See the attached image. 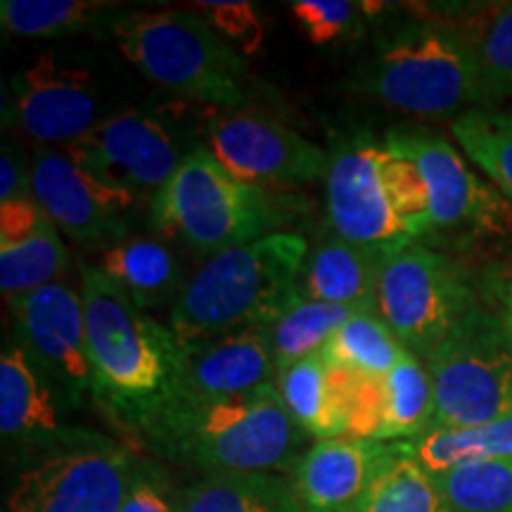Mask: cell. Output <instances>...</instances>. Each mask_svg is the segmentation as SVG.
<instances>
[{
  "instance_id": "1",
  "label": "cell",
  "mask_w": 512,
  "mask_h": 512,
  "mask_svg": "<svg viewBox=\"0 0 512 512\" xmlns=\"http://www.w3.org/2000/svg\"><path fill=\"white\" fill-rule=\"evenodd\" d=\"M159 456L207 475L287 472L304 456L278 387L235 396L166 392L126 422Z\"/></svg>"
},
{
  "instance_id": "2",
  "label": "cell",
  "mask_w": 512,
  "mask_h": 512,
  "mask_svg": "<svg viewBox=\"0 0 512 512\" xmlns=\"http://www.w3.org/2000/svg\"><path fill=\"white\" fill-rule=\"evenodd\" d=\"M351 91L422 119L491 110L503 100L475 48L437 15L387 31Z\"/></svg>"
},
{
  "instance_id": "3",
  "label": "cell",
  "mask_w": 512,
  "mask_h": 512,
  "mask_svg": "<svg viewBox=\"0 0 512 512\" xmlns=\"http://www.w3.org/2000/svg\"><path fill=\"white\" fill-rule=\"evenodd\" d=\"M306 254L302 235L275 230L209 256L171 309L169 330L178 347L273 323L297 297Z\"/></svg>"
},
{
  "instance_id": "4",
  "label": "cell",
  "mask_w": 512,
  "mask_h": 512,
  "mask_svg": "<svg viewBox=\"0 0 512 512\" xmlns=\"http://www.w3.org/2000/svg\"><path fill=\"white\" fill-rule=\"evenodd\" d=\"M81 299L93 389L107 411L128 422L174 382L178 342L98 266L81 264Z\"/></svg>"
},
{
  "instance_id": "5",
  "label": "cell",
  "mask_w": 512,
  "mask_h": 512,
  "mask_svg": "<svg viewBox=\"0 0 512 512\" xmlns=\"http://www.w3.org/2000/svg\"><path fill=\"white\" fill-rule=\"evenodd\" d=\"M325 202L335 235L384 256L434 233L420 171L373 136L349 140L330 157Z\"/></svg>"
},
{
  "instance_id": "6",
  "label": "cell",
  "mask_w": 512,
  "mask_h": 512,
  "mask_svg": "<svg viewBox=\"0 0 512 512\" xmlns=\"http://www.w3.org/2000/svg\"><path fill=\"white\" fill-rule=\"evenodd\" d=\"M119 53L157 86L204 105L238 107L249 95L245 57L192 10L119 12Z\"/></svg>"
},
{
  "instance_id": "7",
  "label": "cell",
  "mask_w": 512,
  "mask_h": 512,
  "mask_svg": "<svg viewBox=\"0 0 512 512\" xmlns=\"http://www.w3.org/2000/svg\"><path fill=\"white\" fill-rule=\"evenodd\" d=\"M283 221L271 192L230 176L207 147H192L152 197V226L211 256L275 233Z\"/></svg>"
},
{
  "instance_id": "8",
  "label": "cell",
  "mask_w": 512,
  "mask_h": 512,
  "mask_svg": "<svg viewBox=\"0 0 512 512\" xmlns=\"http://www.w3.org/2000/svg\"><path fill=\"white\" fill-rule=\"evenodd\" d=\"M434 392L432 430L512 418V330L479 306L425 361Z\"/></svg>"
},
{
  "instance_id": "9",
  "label": "cell",
  "mask_w": 512,
  "mask_h": 512,
  "mask_svg": "<svg viewBox=\"0 0 512 512\" xmlns=\"http://www.w3.org/2000/svg\"><path fill=\"white\" fill-rule=\"evenodd\" d=\"M479 302L451 259L413 242L384 259L375 313L408 354L427 361Z\"/></svg>"
},
{
  "instance_id": "10",
  "label": "cell",
  "mask_w": 512,
  "mask_h": 512,
  "mask_svg": "<svg viewBox=\"0 0 512 512\" xmlns=\"http://www.w3.org/2000/svg\"><path fill=\"white\" fill-rule=\"evenodd\" d=\"M136 465L98 434H69L19 472L8 512H119Z\"/></svg>"
},
{
  "instance_id": "11",
  "label": "cell",
  "mask_w": 512,
  "mask_h": 512,
  "mask_svg": "<svg viewBox=\"0 0 512 512\" xmlns=\"http://www.w3.org/2000/svg\"><path fill=\"white\" fill-rule=\"evenodd\" d=\"M64 155L100 181L136 197L140 192L155 197L190 150L162 112L126 110L100 119L91 131L64 145Z\"/></svg>"
},
{
  "instance_id": "12",
  "label": "cell",
  "mask_w": 512,
  "mask_h": 512,
  "mask_svg": "<svg viewBox=\"0 0 512 512\" xmlns=\"http://www.w3.org/2000/svg\"><path fill=\"white\" fill-rule=\"evenodd\" d=\"M207 150L230 176L256 188L313 183L328 176L330 155L264 112L230 110L207 121Z\"/></svg>"
},
{
  "instance_id": "13",
  "label": "cell",
  "mask_w": 512,
  "mask_h": 512,
  "mask_svg": "<svg viewBox=\"0 0 512 512\" xmlns=\"http://www.w3.org/2000/svg\"><path fill=\"white\" fill-rule=\"evenodd\" d=\"M420 171L430 197L432 226L472 228L484 235H508L512 204L496 185L482 181L444 136L427 128H396L384 136Z\"/></svg>"
},
{
  "instance_id": "14",
  "label": "cell",
  "mask_w": 512,
  "mask_h": 512,
  "mask_svg": "<svg viewBox=\"0 0 512 512\" xmlns=\"http://www.w3.org/2000/svg\"><path fill=\"white\" fill-rule=\"evenodd\" d=\"M29 188L57 230L76 245L107 249L126 240L138 197L88 174L67 155L38 150Z\"/></svg>"
},
{
  "instance_id": "15",
  "label": "cell",
  "mask_w": 512,
  "mask_h": 512,
  "mask_svg": "<svg viewBox=\"0 0 512 512\" xmlns=\"http://www.w3.org/2000/svg\"><path fill=\"white\" fill-rule=\"evenodd\" d=\"M12 107L29 138L64 147L100 121L98 81L88 69L43 53L12 76Z\"/></svg>"
},
{
  "instance_id": "16",
  "label": "cell",
  "mask_w": 512,
  "mask_h": 512,
  "mask_svg": "<svg viewBox=\"0 0 512 512\" xmlns=\"http://www.w3.org/2000/svg\"><path fill=\"white\" fill-rule=\"evenodd\" d=\"M19 347L50 380L79 396L93 389L81 292L50 283L12 302Z\"/></svg>"
},
{
  "instance_id": "17",
  "label": "cell",
  "mask_w": 512,
  "mask_h": 512,
  "mask_svg": "<svg viewBox=\"0 0 512 512\" xmlns=\"http://www.w3.org/2000/svg\"><path fill=\"white\" fill-rule=\"evenodd\" d=\"M408 453V441H316L294 465V491L304 512H351L375 479Z\"/></svg>"
},
{
  "instance_id": "18",
  "label": "cell",
  "mask_w": 512,
  "mask_h": 512,
  "mask_svg": "<svg viewBox=\"0 0 512 512\" xmlns=\"http://www.w3.org/2000/svg\"><path fill=\"white\" fill-rule=\"evenodd\" d=\"M178 368L166 392L235 396L278 387L266 328H249L178 347Z\"/></svg>"
},
{
  "instance_id": "19",
  "label": "cell",
  "mask_w": 512,
  "mask_h": 512,
  "mask_svg": "<svg viewBox=\"0 0 512 512\" xmlns=\"http://www.w3.org/2000/svg\"><path fill=\"white\" fill-rule=\"evenodd\" d=\"M67 261L60 230L34 192L0 202V292L10 304L57 283Z\"/></svg>"
},
{
  "instance_id": "20",
  "label": "cell",
  "mask_w": 512,
  "mask_h": 512,
  "mask_svg": "<svg viewBox=\"0 0 512 512\" xmlns=\"http://www.w3.org/2000/svg\"><path fill=\"white\" fill-rule=\"evenodd\" d=\"M0 432L5 441L43 448L69 437L57 418L50 377L22 347H8L0 356Z\"/></svg>"
},
{
  "instance_id": "21",
  "label": "cell",
  "mask_w": 512,
  "mask_h": 512,
  "mask_svg": "<svg viewBox=\"0 0 512 512\" xmlns=\"http://www.w3.org/2000/svg\"><path fill=\"white\" fill-rule=\"evenodd\" d=\"M387 256L339 235L320 240L306 254L297 280V294L313 302L344 304L375 311V292Z\"/></svg>"
},
{
  "instance_id": "22",
  "label": "cell",
  "mask_w": 512,
  "mask_h": 512,
  "mask_svg": "<svg viewBox=\"0 0 512 512\" xmlns=\"http://www.w3.org/2000/svg\"><path fill=\"white\" fill-rule=\"evenodd\" d=\"M349 375L323 354L285 368L278 377V392L294 425L318 441L344 437Z\"/></svg>"
},
{
  "instance_id": "23",
  "label": "cell",
  "mask_w": 512,
  "mask_h": 512,
  "mask_svg": "<svg viewBox=\"0 0 512 512\" xmlns=\"http://www.w3.org/2000/svg\"><path fill=\"white\" fill-rule=\"evenodd\" d=\"M98 268L145 311L169 299L176 302L188 283L174 249L152 238H126L102 249Z\"/></svg>"
},
{
  "instance_id": "24",
  "label": "cell",
  "mask_w": 512,
  "mask_h": 512,
  "mask_svg": "<svg viewBox=\"0 0 512 512\" xmlns=\"http://www.w3.org/2000/svg\"><path fill=\"white\" fill-rule=\"evenodd\" d=\"M178 512H304L292 477L280 472L204 475L181 491Z\"/></svg>"
},
{
  "instance_id": "25",
  "label": "cell",
  "mask_w": 512,
  "mask_h": 512,
  "mask_svg": "<svg viewBox=\"0 0 512 512\" xmlns=\"http://www.w3.org/2000/svg\"><path fill=\"white\" fill-rule=\"evenodd\" d=\"M361 311L366 309L313 302V299H304L297 294L290 306L273 323L266 325V337L268 344H271L278 373L304 361V358L320 354L325 344L337 335V330Z\"/></svg>"
},
{
  "instance_id": "26",
  "label": "cell",
  "mask_w": 512,
  "mask_h": 512,
  "mask_svg": "<svg viewBox=\"0 0 512 512\" xmlns=\"http://www.w3.org/2000/svg\"><path fill=\"white\" fill-rule=\"evenodd\" d=\"M434 392L427 366L406 354L382 377L380 441H413L432 430Z\"/></svg>"
},
{
  "instance_id": "27",
  "label": "cell",
  "mask_w": 512,
  "mask_h": 512,
  "mask_svg": "<svg viewBox=\"0 0 512 512\" xmlns=\"http://www.w3.org/2000/svg\"><path fill=\"white\" fill-rule=\"evenodd\" d=\"M119 8L107 0H3L0 24L12 36L60 38L93 29L102 19L114 22Z\"/></svg>"
},
{
  "instance_id": "28",
  "label": "cell",
  "mask_w": 512,
  "mask_h": 512,
  "mask_svg": "<svg viewBox=\"0 0 512 512\" xmlns=\"http://www.w3.org/2000/svg\"><path fill=\"white\" fill-rule=\"evenodd\" d=\"M408 444L413 458L432 475L458 465L512 458V418L463 430H430Z\"/></svg>"
},
{
  "instance_id": "29",
  "label": "cell",
  "mask_w": 512,
  "mask_h": 512,
  "mask_svg": "<svg viewBox=\"0 0 512 512\" xmlns=\"http://www.w3.org/2000/svg\"><path fill=\"white\" fill-rule=\"evenodd\" d=\"M458 29L475 48L486 74L503 98L512 95V3H484L448 8L437 15Z\"/></svg>"
},
{
  "instance_id": "30",
  "label": "cell",
  "mask_w": 512,
  "mask_h": 512,
  "mask_svg": "<svg viewBox=\"0 0 512 512\" xmlns=\"http://www.w3.org/2000/svg\"><path fill=\"white\" fill-rule=\"evenodd\" d=\"M320 354L354 375L384 377L408 351L375 311H361L337 330Z\"/></svg>"
},
{
  "instance_id": "31",
  "label": "cell",
  "mask_w": 512,
  "mask_h": 512,
  "mask_svg": "<svg viewBox=\"0 0 512 512\" xmlns=\"http://www.w3.org/2000/svg\"><path fill=\"white\" fill-rule=\"evenodd\" d=\"M453 138L512 202V110H472L451 124Z\"/></svg>"
},
{
  "instance_id": "32",
  "label": "cell",
  "mask_w": 512,
  "mask_h": 512,
  "mask_svg": "<svg viewBox=\"0 0 512 512\" xmlns=\"http://www.w3.org/2000/svg\"><path fill=\"white\" fill-rule=\"evenodd\" d=\"M434 482L448 512H512V458L458 465Z\"/></svg>"
},
{
  "instance_id": "33",
  "label": "cell",
  "mask_w": 512,
  "mask_h": 512,
  "mask_svg": "<svg viewBox=\"0 0 512 512\" xmlns=\"http://www.w3.org/2000/svg\"><path fill=\"white\" fill-rule=\"evenodd\" d=\"M351 512H448L432 472L413 453L384 470Z\"/></svg>"
},
{
  "instance_id": "34",
  "label": "cell",
  "mask_w": 512,
  "mask_h": 512,
  "mask_svg": "<svg viewBox=\"0 0 512 512\" xmlns=\"http://www.w3.org/2000/svg\"><path fill=\"white\" fill-rule=\"evenodd\" d=\"M287 10L313 46H330L363 29L361 3L351 0H294Z\"/></svg>"
},
{
  "instance_id": "35",
  "label": "cell",
  "mask_w": 512,
  "mask_h": 512,
  "mask_svg": "<svg viewBox=\"0 0 512 512\" xmlns=\"http://www.w3.org/2000/svg\"><path fill=\"white\" fill-rule=\"evenodd\" d=\"M207 22L235 50L240 48L242 55H256L264 48L266 27L261 12L254 3L247 0H202V3H190Z\"/></svg>"
},
{
  "instance_id": "36",
  "label": "cell",
  "mask_w": 512,
  "mask_h": 512,
  "mask_svg": "<svg viewBox=\"0 0 512 512\" xmlns=\"http://www.w3.org/2000/svg\"><path fill=\"white\" fill-rule=\"evenodd\" d=\"M181 491L171 489L169 477L155 465L138 463L119 512H178Z\"/></svg>"
},
{
  "instance_id": "37",
  "label": "cell",
  "mask_w": 512,
  "mask_h": 512,
  "mask_svg": "<svg viewBox=\"0 0 512 512\" xmlns=\"http://www.w3.org/2000/svg\"><path fill=\"white\" fill-rule=\"evenodd\" d=\"M29 195L31 192L27 190V181H24L15 157H10L8 152H3V159H0V202L19 200V197H29Z\"/></svg>"
},
{
  "instance_id": "38",
  "label": "cell",
  "mask_w": 512,
  "mask_h": 512,
  "mask_svg": "<svg viewBox=\"0 0 512 512\" xmlns=\"http://www.w3.org/2000/svg\"><path fill=\"white\" fill-rule=\"evenodd\" d=\"M489 283L491 292L503 304L505 313H512V259L494 268V273L489 275Z\"/></svg>"
},
{
  "instance_id": "39",
  "label": "cell",
  "mask_w": 512,
  "mask_h": 512,
  "mask_svg": "<svg viewBox=\"0 0 512 512\" xmlns=\"http://www.w3.org/2000/svg\"><path fill=\"white\" fill-rule=\"evenodd\" d=\"M505 316V320H508V325H510V330H512V313H503Z\"/></svg>"
}]
</instances>
